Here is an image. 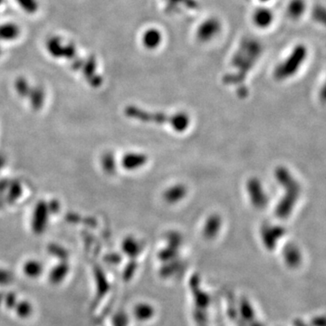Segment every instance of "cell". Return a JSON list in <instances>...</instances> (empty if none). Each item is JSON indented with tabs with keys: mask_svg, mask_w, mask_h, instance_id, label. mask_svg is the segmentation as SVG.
<instances>
[{
	"mask_svg": "<svg viewBox=\"0 0 326 326\" xmlns=\"http://www.w3.org/2000/svg\"><path fill=\"white\" fill-rule=\"evenodd\" d=\"M308 56V50L304 44L295 45L286 59L277 67L275 73L279 79L291 77L303 67Z\"/></svg>",
	"mask_w": 326,
	"mask_h": 326,
	"instance_id": "6da1fadb",
	"label": "cell"
},
{
	"mask_svg": "<svg viewBox=\"0 0 326 326\" xmlns=\"http://www.w3.org/2000/svg\"><path fill=\"white\" fill-rule=\"evenodd\" d=\"M48 205L45 201H39L34 209L32 217V229L36 235H41L45 231L49 217Z\"/></svg>",
	"mask_w": 326,
	"mask_h": 326,
	"instance_id": "7a4b0ae2",
	"label": "cell"
},
{
	"mask_svg": "<svg viewBox=\"0 0 326 326\" xmlns=\"http://www.w3.org/2000/svg\"><path fill=\"white\" fill-rule=\"evenodd\" d=\"M220 26L218 21L215 19H209L199 28L197 36L201 41H210L215 37L216 35L218 33Z\"/></svg>",
	"mask_w": 326,
	"mask_h": 326,
	"instance_id": "3957f363",
	"label": "cell"
},
{
	"mask_svg": "<svg viewBox=\"0 0 326 326\" xmlns=\"http://www.w3.org/2000/svg\"><path fill=\"white\" fill-rule=\"evenodd\" d=\"M274 14L271 9L265 6H260L253 13V22L260 28L270 27L274 21Z\"/></svg>",
	"mask_w": 326,
	"mask_h": 326,
	"instance_id": "277c9868",
	"label": "cell"
},
{
	"mask_svg": "<svg viewBox=\"0 0 326 326\" xmlns=\"http://www.w3.org/2000/svg\"><path fill=\"white\" fill-rule=\"evenodd\" d=\"M143 44L148 49L157 48L162 41V35L156 28H149L146 30L142 37Z\"/></svg>",
	"mask_w": 326,
	"mask_h": 326,
	"instance_id": "5b68a950",
	"label": "cell"
},
{
	"mask_svg": "<svg viewBox=\"0 0 326 326\" xmlns=\"http://www.w3.org/2000/svg\"><path fill=\"white\" fill-rule=\"evenodd\" d=\"M65 43L60 36H51L45 43V47L50 56L54 58H62Z\"/></svg>",
	"mask_w": 326,
	"mask_h": 326,
	"instance_id": "8992f818",
	"label": "cell"
},
{
	"mask_svg": "<svg viewBox=\"0 0 326 326\" xmlns=\"http://www.w3.org/2000/svg\"><path fill=\"white\" fill-rule=\"evenodd\" d=\"M69 272V265L66 261H62L58 265H56L52 270L50 271L49 278L50 282L54 285H57L66 278Z\"/></svg>",
	"mask_w": 326,
	"mask_h": 326,
	"instance_id": "52a82bcc",
	"label": "cell"
},
{
	"mask_svg": "<svg viewBox=\"0 0 326 326\" xmlns=\"http://www.w3.org/2000/svg\"><path fill=\"white\" fill-rule=\"evenodd\" d=\"M306 7L305 0H290L287 7L288 15L292 19H299L304 16Z\"/></svg>",
	"mask_w": 326,
	"mask_h": 326,
	"instance_id": "ba28073f",
	"label": "cell"
},
{
	"mask_svg": "<svg viewBox=\"0 0 326 326\" xmlns=\"http://www.w3.org/2000/svg\"><path fill=\"white\" fill-rule=\"evenodd\" d=\"M20 35V28L14 23L0 25V40L13 41Z\"/></svg>",
	"mask_w": 326,
	"mask_h": 326,
	"instance_id": "9c48e42d",
	"label": "cell"
},
{
	"mask_svg": "<svg viewBox=\"0 0 326 326\" xmlns=\"http://www.w3.org/2000/svg\"><path fill=\"white\" fill-rule=\"evenodd\" d=\"M28 98L30 100V105L34 110L38 111L43 107L44 99H45V93H44V89L42 88L41 86H35L34 88L31 89Z\"/></svg>",
	"mask_w": 326,
	"mask_h": 326,
	"instance_id": "30bf717a",
	"label": "cell"
},
{
	"mask_svg": "<svg viewBox=\"0 0 326 326\" xmlns=\"http://www.w3.org/2000/svg\"><path fill=\"white\" fill-rule=\"evenodd\" d=\"M192 283H193V287L191 288V289H192V293H193L195 304H197L198 309L205 310L210 305V297L205 292L199 290L198 281Z\"/></svg>",
	"mask_w": 326,
	"mask_h": 326,
	"instance_id": "8fae6325",
	"label": "cell"
},
{
	"mask_svg": "<svg viewBox=\"0 0 326 326\" xmlns=\"http://www.w3.org/2000/svg\"><path fill=\"white\" fill-rule=\"evenodd\" d=\"M154 308L149 304H139L134 307L133 315L138 321L150 320L154 316Z\"/></svg>",
	"mask_w": 326,
	"mask_h": 326,
	"instance_id": "7c38bea8",
	"label": "cell"
},
{
	"mask_svg": "<svg viewBox=\"0 0 326 326\" xmlns=\"http://www.w3.org/2000/svg\"><path fill=\"white\" fill-rule=\"evenodd\" d=\"M43 265L37 260H29L23 267L25 275L30 278H37L43 273Z\"/></svg>",
	"mask_w": 326,
	"mask_h": 326,
	"instance_id": "4fadbf2b",
	"label": "cell"
},
{
	"mask_svg": "<svg viewBox=\"0 0 326 326\" xmlns=\"http://www.w3.org/2000/svg\"><path fill=\"white\" fill-rule=\"evenodd\" d=\"M94 275H95V280H96V286H97V295L99 298H101L108 292L110 286L106 279L105 273L103 272V270H101L99 267L95 268Z\"/></svg>",
	"mask_w": 326,
	"mask_h": 326,
	"instance_id": "5bb4252c",
	"label": "cell"
},
{
	"mask_svg": "<svg viewBox=\"0 0 326 326\" xmlns=\"http://www.w3.org/2000/svg\"><path fill=\"white\" fill-rule=\"evenodd\" d=\"M96 69H97V62L95 57L94 56L86 57V59H84L83 61V67L81 68V70L83 72V76L88 82L97 74Z\"/></svg>",
	"mask_w": 326,
	"mask_h": 326,
	"instance_id": "9a60e30c",
	"label": "cell"
},
{
	"mask_svg": "<svg viewBox=\"0 0 326 326\" xmlns=\"http://www.w3.org/2000/svg\"><path fill=\"white\" fill-rule=\"evenodd\" d=\"M7 190H8V192H7L6 200L8 203H13V202L17 201V199H19L20 196L22 195V185L17 181H11Z\"/></svg>",
	"mask_w": 326,
	"mask_h": 326,
	"instance_id": "2e32d148",
	"label": "cell"
},
{
	"mask_svg": "<svg viewBox=\"0 0 326 326\" xmlns=\"http://www.w3.org/2000/svg\"><path fill=\"white\" fill-rule=\"evenodd\" d=\"M239 310H240V315L243 318L244 321L251 323L254 321V312L253 307L248 300L243 299L239 304Z\"/></svg>",
	"mask_w": 326,
	"mask_h": 326,
	"instance_id": "e0dca14e",
	"label": "cell"
},
{
	"mask_svg": "<svg viewBox=\"0 0 326 326\" xmlns=\"http://www.w3.org/2000/svg\"><path fill=\"white\" fill-rule=\"evenodd\" d=\"M15 89L20 97L28 98L32 87L26 78L18 77L15 82Z\"/></svg>",
	"mask_w": 326,
	"mask_h": 326,
	"instance_id": "ac0fdd59",
	"label": "cell"
},
{
	"mask_svg": "<svg viewBox=\"0 0 326 326\" xmlns=\"http://www.w3.org/2000/svg\"><path fill=\"white\" fill-rule=\"evenodd\" d=\"M15 311L20 318H28L33 313V306L28 301H21L17 302V304L15 306Z\"/></svg>",
	"mask_w": 326,
	"mask_h": 326,
	"instance_id": "d6986e66",
	"label": "cell"
},
{
	"mask_svg": "<svg viewBox=\"0 0 326 326\" xmlns=\"http://www.w3.org/2000/svg\"><path fill=\"white\" fill-rule=\"evenodd\" d=\"M47 251L50 254L62 261H66L69 257V253L67 249L57 244H50L47 247Z\"/></svg>",
	"mask_w": 326,
	"mask_h": 326,
	"instance_id": "ffe728a7",
	"label": "cell"
},
{
	"mask_svg": "<svg viewBox=\"0 0 326 326\" xmlns=\"http://www.w3.org/2000/svg\"><path fill=\"white\" fill-rule=\"evenodd\" d=\"M286 260H287L288 265H290L292 267L298 266L299 264L301 263L300 252L294 248H290L286 252Z\"/></svg>",
	"mask_w": 326,
	"mask_h": 326,
	"instance_id": "44dd1931",
	"label": "cell"
},
{
	"mask_svg": "<svg viewBox=\"0 0 326 326\" xmlns=\"http://www.w3.org/2000/svg\"><path fill=\"white\" fill-rule=\"evenodd\" d=\"M16 1L23 10L28 14H35L38 10L39 4L37 0H16Z\"/></svg>",
	"mask_w": 326,
	"mask_h": 326,
	"instance_id": "7402d4cb",
	"label": "cell"
},
{
	"mask_svg": "<svg viewBox=\"0 0 326 326\" xmlns=\"http://www.w3.org/2000/svg\"><path fill=\"white\" fill-rule=\"evenodd\" d=\"M313 17L318 24L326 27V7L323 6H315L313 10Z\"/></svg>",
	"mask_w": 326,
	"mask_h": 326,
	"instance_id": "603a6c76",
	"label": "cell"
},
{
	"mask_svg": "<svg viewBox=\"0 0 326 326\" xmlns=\"http://www.w3.org/2000/svg\"><path fill=\"white\" fill-rule=\"evenodd\" d=\"M76 56H77V49H76L75 44L73 43L65 44L62 58H65V59H67L69 61H72V59Z\"/></svg>",
	"mask_w": 326,
	"mask_h": 326,
	"instance_id": "cb8c5ba5",
	"label": "cell"
},
{
	"mask_svg": "<svg viewBox=\"0 0 326 326\" xmlns=\"http://www.w3.org/2000/svg\"><path fill=\"white\" fill-rule=\"evenodd\" d=\"M194 320L199 326H206L208 323V315L206 311L203 309H197V311L194 312Z\"/></svg>",
	"mask_w": 326,
	"mask_h": 326,
	"instance_id": "d4e9b609",
	"label": "cell"
},
{
	"mask_svg": "<svg viewBox=\"0 0 326 326\" xmlns=\"http://www.w3.org/2000/svg\"><path fill=\"white\" fill-rule=\"evenodd\" d=\"M14 281V275L10 271L0 268V286H7Z\"/></svg>",
	"mask_w": 326,
	"mask_h": 326,
	"instance_id": "484cf974",
	"label": "cell"
},
{
	"mask_svg": "<svg viewBox=\"0 0 326 326\" xmlns=\"http://www.w3.org/2000/svg\"><path fill=\"white\" fill-rule=\"evenodd\" d=\"M5 305L8 309H14L17 304V295L14 293H7L5 297Z\"/></svg>",
	"mask_w": 326,
	"mask_h": 326,
	"instance_id": "4316f807",
	"label": "cell"
},
{
	"mask_svg": "<svg viewBox=\"0 0 326 326\" xmlns=\"http://www.w3.org/2000/svg\"><path fill=\"white\" fill-rule=\"evenodd\" d=\"M127 316L124 314H118L113 317V326H127Z\"/></svg>",
	"mask_w": 326,
	"mask_h": 326,
	"instance_id": "83f0119b",
	"label": "cell"
},
{
	"mask_svg": "<svg viewBox=\"0 0 326 326\" xmlns=\"http://www.w3.org/2000/svg\"><path fill=\"white\" fill-rule=\"evenodd\" d=\"M103 165L107 172H110L113 170V160L111 155H105L103 159Z\"/></svg>",
	"mask_w": 326,
	"mask_h": 326,
	"instance_id": "f1b7e54d",
	"label": "cell"
},
{
	"mask_svg": "<svg viewBox=\"0 0 326 326\" xmlns=\"http://www.w3.org/2000/svg\"><path fill=\"white\" fill-rule=\"evenodd\" d=\"M83 61H84V59L80 56H77L76 57H74L72 61H70L71 62V68L73 71L81 70V68L83 67Z\"/></svg>",
	"mask_w": 326,
	"mask_h": 326,
	"instance_id": "f546056e",
	"label": "cell"
},
{
	"mask_svg": "<svg viewBox=\"0 0 326 326\" xmlns=\"http://www.w3.org/2000/svg\"><path fill=\"white\" fill-rule=\"evenodd\" d=\"M48 205V210H49L50 213L56 214L57 212H59L60 210V203L57 200H52Z\"/></svg>",
	"mask_w": 326,
	"mask_h": 326,
	"instance_id": "4dcf8cb0",
	"label": "cell"
},
{
	"mask_svg": "<svg viewBox=\"0 0 326 326\" xmlns=\"http://www.w3.org/2000/svg\"><path fill=\"white\" fill-rule=\"evenodd\" d=\"M105 262L110 264H118L121 261V258L118 254H108L107 256H105Z\"/></svg>",
	"mask_w": 326,
	"mask_h": 326,
	"instance_id": "1f68e13d",
	"label": "cell"
},
{
	"mask_svg": "<svg viewBox=\"0 0 326 326\" xmlns=\"http://www.w3.org/2000/svg\"><path fill=\"white\" fill-rule=\"evenodd\" d=\"M10 183H11V181H8V180H6V179L0 180V194L5 192L6 190L8 189Z\"/></svg>",
	"mask_w": 326,
	"mask_h": 326,
	"instance_id": "d6a6232c",
	"label": "cell"
},
{
	"mask_svg": "<svg viewBox=\"0 0 326 326\" xmlns=\"http://www.w3.org/2000/svg\"><path fill=\"white\" fill-rule=\"evenodd\" d=\"M67 221L72 222V223H76V222L80 220V217L75 213H69L67 216Z\"/></svg>",
	"mask_w": 326,
	"mask_h": 326,
	"instance_id": "836d02e7",
	"label": "cell"
},
{
	"mask_svg": "<svg viewBox=\"0 0 326 326\" xmlns=\"http://www.w3.org/2000/svg\"><path fill=\"white\" fill-rule=\"evenodd\" d=\"M6 164V158L3 154H0V171L3 169V167Z\"/></svg>",
	"mask_w": 326,
	"mask_h": 326,
	"instance_id": "e575fe53",
	"label": "cell"
},
{
	"mask_svg": "<svg viewBox=\"0 0 326 326\" xmlns=\"http://www.w3.org/2000/svg\"><path fill=\"white\" fill-rule=\"evenodd\" d=\"M321 96H322V98H323V99L325 100V101H326V83H325V85H324V87H323V89H322V92H321Z\"/></svg>",
	"mask_w": 326,
	"mask_h": 326,
	"instance_id": "d590c367",
	"label": "cell"
},
{
	"mask_svg": "<svg viewBox=\"0 0 326 326\" xmlns=\"http://www.w3.org/2000/svg\"><path fill=\"white\" fill-rule=\"evenodd\" d=\"M252 323V325H251V326H263L261 324H259V323H256V322H254L253 321V322H251Z\"/></svg>",
	"mask_w": 326,
	"mask_h": 326,
	"instance_id": "8d00e7d4",
	"label": "cell"
},
{
	"mask_svg": "<svg viewBox=\"0 0 326 326\" xmlns=\"http://www.w3.org/2000/svg\"><path fill=\"white\" fill-rule=\"evenodd\" d=\"M3 206V201L2 200H0V208Z\"/></svg>",
	"mask_w": 326,
	"mask_h": 326,
	"instance_id": "74e56055",
	"label": "cell"
},
{
	"mask_svg": "<svg viewBox=\"0 0 326 326\" xmlns=\"http://www.w3.org/2000/svg\"><path fill=\"white\" fill-rule=\"evenodd\" d=\"M2 3H3V0H0V6L2 5Z\"/></svg>",
	"mask_w": 326,
	"mask_h": 326,
	"instance_id": "f35d334b",
	"label": "cell"
},
{
	"mask_svg": "<svg viewBox=\"0 0 326 326\" xmlns=\"http://www.w3.org/2000/svg\"><path fill=\"white\" fill-rule=\"evenodd\" d=\"M260 1H263V2H266V1H269V0H260Z\"/></svg>",
	"mask_w": 326,
	"mask_h": 326,
	"instance_id": "ab89813d",
	"label": "cell"
},
{
	"mask_svg": "<svg viewBox=\"0 0 326 326\" xmlns=\"http://www.w3.org/2000/svg\"><path fill=\"white\" fill-rule=\"evenodd\" d=\"M296 326H302V325H297V324H296Z\"/></svg>",
	"mask_w": 326,
	"mask_h": 326,
	"instance_id": "60d3db41",
	"label": "cell"
},
{
	"mask_svg": "<svg viewBox=\"0 0 326 326\" xmlns=\"http://www.w3.org/2000/svg\"><path fill=\"white\" fill-rule=\"evenodd\" d=\"M1 51H2V50H1V47H0V55H1Z\"/></svg>",
	"mask_w": 326,
	"mask_h": 326,
	"instance_id": "b9f144b4",
	"label": "cell"
}]
</instances>
